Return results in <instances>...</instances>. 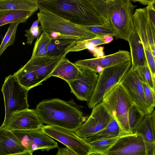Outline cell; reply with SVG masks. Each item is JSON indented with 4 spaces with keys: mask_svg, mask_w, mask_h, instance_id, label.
<instances>
[{
    "mask_svg": "<svg viewBox=\"0 0 155 155\" xmlns=\"http://www.w3.org/2000/svg\"><path fill=\"white\" fill-rule=\"evenodd\" d=\"M37 3L39 9L48 11L76 25L112 28L107 0H37Z\"/></svg>",
    "mask_w": 155,
    "mask_h": 155,
    "instance_id": "cell-1",
    "label": "cell"
},
{
    "mask_svg": "<svg viewBox=\"0 0 155 155\" xmlns=\"http://www.w3.org/2000/svg\"><path fill=\"white\" fill-rule=\"evenodd\" d=\"M35 110L43 124L75 132L86 121L81 106L73 99L66 101L59 98L43 100Z\"/></svg>",
    "mask_w": 155,
    "mask_h": 155,
    "instance_id": "cell-2",
    "label": "cell"
},
{
    "mask_svg": "<svg viewBox=\"0 0 155 155\" xmlns=\"http://www.w3.org/2000/svg\"><path fill=\"white\" fill-rule=\"evenodd\" d=\"M37 13L43 32L52 39L76 40L90 39L97 37L89 31L47 11L39 9Z\"/></svg>",
    "mask_w": 155,
    "mask_h": 155,
    "instance_id": "cell-3",
    "label": "cell"
},
{
    "mask_svg": "<svg viewBox=\"0 0 155 155\" xmlns=\"http://www.w3.org/2000/svg\"><path fill=\"white\" fill-rule=\"evenodd\" d=\"M65 57L31 58L29 61L14 75L19 84L29 90L42 84L43 81L51 77L53 71Z\"/></svg>",
    "mask_w": 155,
    "mask_h": 155,
    "instance_id": "cell-4",
    "label": "cell"
},
{
    "mask_svg": "<svg viewBox=\"0 0 155 155\" xmlns=\"http://www.w3.org/2000/svg\"><path fill=\"white\" fill-rule=\"evenodd\" d=\"M101 102L124 134H133L128 120V111L133 104L120 83L116 85L104 97Z\"/></svg>",
    "mask_w": 155,
    "mask_h": 155,
    "instance_id": "cell-5",
    "label": "cell"
},
{
    "mask_svg": "<svg viewBox=\"0 0 155 155\" xmlns=\"http://www.w3.org/2000/svg\"><path fill=\"white\" fill-rule=\"evenodd\" d=\"M1 91L5 108V119L0 127L3 128L15 114L29 109L27 100L29 90L19 84L14 75L11 74L5 78Z\"/></svg>",
    "mask_w": 155,
    "mask_h": 155,
    "instance_id": "cell-6",
    "label": "cell"
},
{
    "mask_svg": "<svg viewBox=\"0 0 155 155\" xmlns=\"http://www.w3.org/2000/svg\"><path fill=\"white\" fill-rule=\"evenodd\" d=\"M109 16L112 28L119 38L127 41L134 30L133 17L134 6L130 0H107Z\"/></svg>",
    "mask_w": 155,
    "mask_h": 155,
    "instance_id": "cell-7",
    "label": "cell"
},
{
    "mask_svg": "<svg viewBox=\"0 0 155 155\" xmlns=\"http://www.w3.org/2000/svg\"><path fill=\"white\" fill-rule=\"evenodd\" d=\"M131 66V61L106 68L99 74L93 96L87 103L92 108L101 102L104 97L120 81Z\"/></svg>",
    "mask_w": 155,
    "mask_h": 155,
    "instance_id": "cell-8",
    "label": "cell"
},
{
    "mask_svg": "<svg viewBox=\"0 0 155 155\" xmlns=\"http://www.w3.org/2000/svg\"><path fill=\"white\" fill-rule=\"evenodd\" d=\"M47 135L63 144L78 155H89L91 148L85 139L78 136L74 132L62 128L43 125L40 128Z\"/></svg>",
    "mask_w": 155,
    "mask_h": 155,
    "instance_id": "cell-9",
    "label": "cell"
},
{
    "mask_svg": "<svg viewBox=\"0 0 155 155\" xmlns=\"http://www.w3.org/2000/svg\"><path fill=\"white\" fill-rule=\"evenodd\" d=\"M119 83L127 92L132 104L144 115L150 114L153 111L146 100L142 83L131 67Z\"/></svg>",
    "mask_w": 155,
    "mask_h": 155,
    "instance_id": "cell-10",
    "label": "cell"
},
{
    "mask_svg": "<svg viewBox=\"0 0 155 155\" xmlns=\"http://www.w3.org/2000/svg\"><path fill=\"white\" fill-rule=\"evenodd\" d=\"M92 109L90 116L75 132L78 136L84 139L90 137L104 129L112 119L101 102Z\"/></svg>",
    "mask_w": 155,
    "mask_h": 155,
    "instance_id": "cell-11",
    "label": "cell"
},
{
    "mask_svg": "<svg viewBox=\"0 0 155 155\" xmlns=\"http://www.w3.org/2000/svg\"><path fill=\"white\" fill-rule=\"evenodd\" d=\"M27 151H49L58 147V143L41 129L11 131Z\"/></svg>",
    "mask_w": 155,
    "mask_h": 155,
    "instance_id": "cell-12",
    "label": "cell"
},
{
    "mask_svg": "<svg viewBox=\"0 0 155 155\" xmlns=\"http://www.w3.org/2000/svg\"><path fill=\"white\" fill-rule=\"evenodd\" d=\"M78 67L80 69L78 75L74 80L68 84L71 92L78 100L88 103L94 93L99 74L89 68Z\"/></svg>",
    "mask_w": 155,
    "mask_h": 155,
    "instance_id": "cell-13",
    "label": "cell"
},
{
    "mask_svg": "<svg viewBox=\"0 0 155 155\" xmlns=\"http://www.w3.org/2000/svg\"><path fill=\"white\" fill-rule=\"evenodd\" d=\"M105 155H148V153L142 136L133 133L120 137Z\"/></svg>",
    "mask_w": 155,
    "mask_h": 155,
    "instance_id": "cell-14",
    "label": "cell"
},
{
    "mask_svg": "<svg viewBox=\"0 0 155 155\" xmlns=\"http://www.w3.org/2000/svg\"><path fill=\"white\" fill-rule=\"evenodd\" d=\"M133 22L134 30L139 37L144 49L150 50L155 57V27L148 18L146 7L135 10Z\"/></svg>",
    "mask_w": 155,
    "mask_h": 155,
    "instance_id": "cell-15",
    "label": "cell"
},
{
    "mask_svg": "<svg viewBox=\"0 0 155 155\" xmlns=\"http://www.w3.org/2000/svg\"><path fill=\"white\" fill-rule=\"evenodd\" d=\"M131 61L130 53L119 50L114 53L91 59L79 60L74 64L78 66L89 68L100 74L104 69Z\"/></svg>",
    "mask_w": 155,
    "mask_h": 155,
    "instance_id": "cell-16",
    "label": "cell"
},
{
    "mask_svg": "<svg viewBox=\"0 0 155 155\" xmlns=\"http://www.w3.org/2000/svg\"><path fill=\"white\" fill-rule=\"evenodd\" d=\"M43 125L35 109H29L15 114L7 124L2 128L11 131L26 130L40 129Z\"/></svg>",
    "mask_w": 155,
    "mask_h": 155,
    "instance_id": "cell-17",
    "label": "cell"
},
{
    "mask_svg": "<svg viewBox=\"0 0 155 155\" xmlns=\"http://www.w3.org/2000/svg\"><path fill=\"white\" fill-rule=\"evenodd\" d=\"M132 133L140 135L146 145L148 155H155V111L144 115L133 131Z\"/></svg>",
    "mask_w": 155,
    "mask_h": 155,
    "instance_id": "cell-18",
    "label": "cell"
},
{
    "mask_svg": "<svg viewBox=\"0 0 155 155\" xmlns=\"http://www.w3.org/2000/svg\"><path fill=\"white\" fill-rule=\"evenodd\" d=\"M27 151L11 131L0 127V155H8Z\"/></svg>",
    "mask_w": 155,
    "mask_h": 155,
    "instance_id": "cell-19",
    "label": "cell"
},
{
    "mask_svg": "<svg viewBox=\"0 0 155 155\" xmlns=\"http://www.w3.org/2000/svg\"><path fill=\"white\" fill-rule=\"evenodd\" d=\"M127 41L130 47L131 67L135 69L143 66L146 61L143 47L134 30L130 33Z\"/></svg>",
    "mask_w": 155,
    "mask_h": 155,
    "instance_id": "cell-20",
    "label": "cell"
},
{
    "mask_svg": "<svg viewBox=\"0 0 155 155\" xmlns=\"http://www.w3.org/2000/svg\"><path fill=\"white\" fill-rule=\"evenodd\" d=\"M79 71V67L65 57L55 68L51 77H58L68 83L76 79Z\"/></svg>",
    "mask_w": 155,
    "mask_h": 155,
    "instance_id": "cell-21",
    "label": "cell"
},
{
    "mask_svg": "<svg viewBox=\"0 0 155 155\" xmlns=\"http://www.w3.org/2000/svg\"><path fill=\"white\" fill-rule=\"evenodd\" d=\"M38 10L37 0H0V12L20 10L35 12Z\"/></svg>",
    "mask_w": 155,
    "mask_h": 155,
    "instance_id": "cell-22",
    "label": "cell"
},
{
    "mask_svg": "<svg viewBox=\"0 0 155 155\" xmlns=\"http://www.w3.org/2000/svg\"><path fill=\"white\" fill-rule=\"evenodd\" d=\"M35 12L20 10H6L0 12V27L13 23L25 22Z\"/></svg>",
    "mask_w": 155,
    "mask_h": 155,
    "instance_id": "cell-23",
    "label": "cell"
},
{
    "mask_svg": "<svg viewBox=\"0 0 155 155\" xmlns=\"http://www.w3.org/2000/svg\"><path fill=\"white\" fill-rule=\"evenodd\" d=\"M125 134L119 125L112 117L104 129L93 136L85 139L87 142L101 139L120 137Z\"/></svg>",
    "mask_w": 155,
    "mask_h": 155,
    "instance_id": "cell-24",
    "label": "cell"
},
{
    "mask_svg": "<svg viewBox=\"0 0 155 155\" xmlns=\"http://www.w3.org/2000/svg\"><path fill=\"white\" fill-rule=\"evenodd\" d=\"M76 40L67 39H52L48 45L45 56L51 57L64 56L69 46Z\"/></svg>",
    "mask_w": 155,
    "mask_h": 155,
    "instance_id": "cell-25",
    "label": "cell"
},
{
    "mask_svg": "<svg viewBox=\"0 0 155 155\" xmlns=\"http://www.w3.org/2000/svg\"><path fill=\"white\" fill-rule=\"evenodd\" d=\"M119 137L101 139L88 142L91 148V153L105 155L107 150Z\"/></svg>",
    "mask_w": 155,
    "mask_h": 155,
    "instance_id": "cell-26",
    "label": "cell"
},
{
    "mask_svg": "<svg viewBox=\"0 0 155 155\" xmlns=\"http://www.w3.org/2000/svg\"><path fill=\"white\" fill-rule=\"evenodd\" d=\"M52 39L46 33L42 32L37 38L34 45L31 58L45 56L47 46Z\"/></svg>",
    "mask_w": 155,
    "mask_h": 155,
    "instance_id": "cell-27",
    "label": "cell"
},
{
    "mask_svg": "<svg viewBox=\"0 0 155 155\" xmlns=\"http://www.w3.org/2000/svg\"><path fill=\"white\" fill-rule=\"evenodd\" d=\"M133 69L141 82L155 91V81L153 78L146 60L143 66Z\"/></svg>",
    "mask_w": 155,
    "mask_h": 155,
    "instance_id": "cell-28",
    "label": "cell"
},
{
    "mask_svg": "<svg viewBox=\"0 0 155 155\" xmlns=\"http://www.w3.org/2000/svg\"><path fill=\"white\" fill-rule=\"evenodd\" d=\"M20 23V22H17L10 24L0 45V57L8 47L14 44L17 28Z\"/></svg>",
    "mask_w": 155,
    "mask_h": 155,
    "instance_id": "cell-29",
    "label": "cell"
},
{
    "mask_svg": "<svg viewBox=\"0 0 155 155\" xmlns=\"http://www.w3.org/2000/svg\"><path fill=\"white\" fill-rule=\"evenodd\" d=\"M144 114L133 104L128 114V120L130 130L133 131L143 119Z\"/></svg>",
    "mask_w": 155,
    "mask_h": 155,
    "instance_id": "cell-30",
    "label": "cell"
},
{
    "mask_svg": "<svg viewBox=\"0 0 155 155\" xmlns=\"http://www.w3.org/2000/svg\"><path fill=\"white\" fill-rule=\"evenodd\" d=\"M93 33L97 37H103L109 35L119 38V35L112 28L106 26H81Z\"/></svg>",
    "mask_w": 155,
    "mask_h": 155,
    "instance_id": "cell-31",
    "label": "cell"
},
{
    "mask_svg": "<svg viewBox=\"0 0 155 155\" xmlns=\"http://www.w3.org/2000/svg\"><path fill=\"white\" fill-rule=\"evenodd\" d=\"M39 23L38 19L33 23L30 29L25 30L26 33L25 35L27 37L26 43L28 45H31L34 40L38 38L42 33L41 27L38 25Z\"/></svg>",
    "mask_w": 155,
    "mask_h": 155,
    "instance_id": "cell-32",
    "label": "cell"
},
{
    "mask_svg": "<svg viewBox=\"0 0 155 155\" xmlns=\"http://www.w3.org/2000/svg\"><path fill=\"white\" fill-rule=\"evenodd\" d=\"M142 84L146 100L151 108L154 110L155 105V91L146 84L143 83Z\"/></svg>",
    "mask_w": 155,
    "mask_h": 155,
    "instance_id": "cell-33",
    "label": "cell"
},
{
    "mask_svg": "<svg viewBox=\"0 0 155 155\" xmlns=\"http://www.w3.org/2000/svg\"><path fill=\"white\" fill-rule=\"evenodd\" d=\"M155 3L150 5L146 7L147 15L149 20L155 27Z\"/></svg>",
    "mask_w": 155,
    "mask_h": 155,
    "instance_id": "cell-34",
    "label": "cell"
},
{
    "mask_svg": "<svg viewBox=\"0 0 155 155\" xmlns=\"http://www.w3.org/2000/svg\"><path fill=\"white\" fill-rule=\"evenodd\" d=\"M55 155H78L73 151L66 147L58 148V152Z\"/></svg>",
    "mask_w": 155,
    "mask_h": 155,
    "instance_id": "cell-35",
    "label": "cell"
},
{
    "mask_svg": "<svg viewBox=\"0 0 155 155\" xmlns=\"http://www.w3.org/2000/svg\"><path fill=\"white\" fill-rule=\"evenodd\" d=\"M90 40L91 44L95 47L101 45L106 44L104 40V37H97L90 39Z\"/></svg>",
    "mask_w": 155,
    "mask_h": 155,
    "instance_id": "cell-36",
    "label": "cell"
},
{
    "mask_svg": "<svg viewBox=\"0 0 155 155\" xmlns=\"http://www.w3.org/2000/svg\"><path fill=\"white\" fill-rule=\"evenodd\" d=\"M103 49L104 48L103 47H101L97 48L95 47L92 52L95 56H96V57H101L104 56Z\"/></svg>",
    "mask_w": 155,
    "mask_h": 155,
    "instance_id": "cell-37",
    "label": "cell"
},
{
    "mask_svg": "<svg viewBox=\"0 0 155 155\" xmlns=\"http://www.w3.org/2000/svg\"><path fill=\"white\" fill-rule=\"evenodd\" d=\"M132 2H138L140 3L147 6L155 3V0H130Z\"/></svg>",
    "mask_w": 155,
    "mask_h": 155,
    "instance_id": "cell-38",
    "label": "cell"
},
{
    "mask_svg": "<svg viewBox=\"0 0 155 155\" xmlns=\"http://www.w3.org/2000/svg\"><path fill=\"white\" fill-rule=\"evenodd\" d=\"M104 37L106 44H108L113 40V37L111 36L107 35L104 36Z\"/></svg>",
    "mask_w": 155,
    "mask_h": 155,
    "instance_id": "cell-39",
    "label": "cell"
},
{
    "mask_svg": "<svg viewBox=\"0 0 155 155\" xmlns=\"http://www.w3.org/2000/svg\"><path fill=\"white\" fill-rule=\"evenodd\" d=\"M8 155H33L32 153L28 151H26L21 153L12 154Z\"/></svg>",
    "mask_w": 155,
    "mask_h": 155,
    "instance_id": "cell-40",
    "label": "cell"
},
{
    "mask_svg": "<svg viewBox=\"0 0 155 155\" xmlns=\"http://www.w3.org/2000/svg\"><path fill=\"white\" fill-rule=\"evenodd\" d=\"M89 155H98L94 154V153H91Z\"/></svg>",
    "mask_w": 155,
    "mask_h": 155,
    "instance_id": "cell-41",
    "label": "cell"
}]
</instances>
